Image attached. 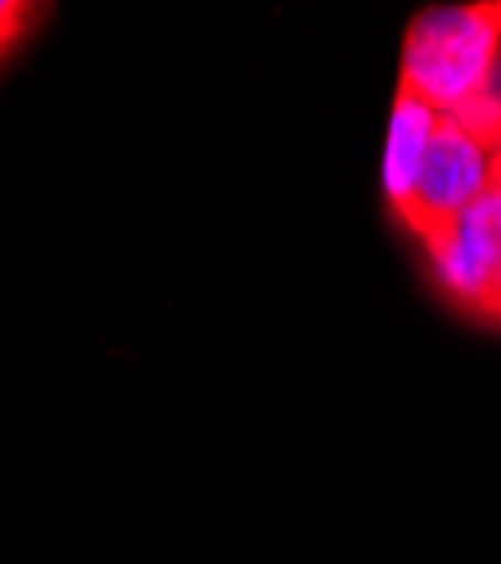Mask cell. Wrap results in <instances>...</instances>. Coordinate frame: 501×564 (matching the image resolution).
<instances>
[{
	"mask_svg": "<svg viewBox=\"0 0 501 564\" xmlns=\"http://www.w3.org/2000/svg\"><path fill=\"white\" fill-rule=\"evenodd\" d=\"M397 90L416 96L470 135L501 150V14L492 6H443L412 19Z\"/></svg>",
	"mask_w": 501,
	"mask_h": 564,
	"instance_id": "6da1fadb",
	"label": "cell"
},
{
	"mask_svg": "<svg viewBox=\"0 0 501 564\" xmlns=\"http://www.w3.org/2000/svg\"><path fill=\"white\" fill-rule=\"evenodd\" d=\"M488 172H492V150L479 135H470L457 118L438 113L412 195H406L402 208H393L397 226L412 230L421 249H434L488 195Z\"/></svg>",
	"mask_w": 501,
	"mask_h": 564,
	"instance_id": "7a4b0ae2",
	"label": "cell"
},
{
	"mask_svg": "<svg viewBox=\"0 0 501 564\" xmlns=\"http://www.w3.org/2000/svg\"><path fill=\"white\" fill-rule=\"evenodd\" d=\"M438 294L483 325H501V204L483 195L434 249H425Z\"/></svg>",
	"mask_w": 501,
	"mask_h": 564,
	"instance_id": "3957f363",
	"label": "cell"
},
{
	"mask_svg": "<svg viewBox=\"0 0 501 564\" xmlns=\"http://www.w3.org/2000/svg\"><path fill=\"white\" fill-rule=\"evenodd\" d=\"M434 122L438 113L429 105H421L416 96L397 90L393 96V113H389V150H384V195H389V208H402L412 185L421 176V163H425V150L434 140Z\"/></svg>",
	"mask_w": 501,
	"mask_h": 564,
	"instance_id": "277c9868",
	"label": "cell"
},
{
	"mask_svg": "<svg viewBox=\"0 0 501 564\" xmlns=\"http://www.w3.org/2000/svg\"><path fill=\"white\" fill-rule=\"evenodd\" d=\"M51 14V6H32V0H0V64H6L19 45L36 32V23Z\"/></svg>",
	"mask_w": 501,
	"mask_h": 564,
	"instance_id": "5b68a950",
	"label": "cell"
},
{
	"mask_svg": "<svg viewBox=\"0 0 501 564\" xmlns=\"http://www.w3.org/2000/svg\"><path fill=\"white\" fill-rule=\"evenodd\" d=\"M488 195L501 204V150L492 154V172H488Z\"/></svg>",
	"mask_w": 501,
	"mask_h": 564,
	"instance_id": "8992f818",
	"label": "cell"
},
{
	"mask_svg": "<svg viewBox=\"0 0 501 564\" xmlns=\"http://www.w3.org/2000/svg\"><path fill=\"white\" fill-rule=\"evenodd\" d=\"M497 14H501V0H497Z\"/></svg>",
	"mask_w": 501,
	"mask_h": 564,
	"instance_id": "52a82bcc",
	"label": "cell"
}]
</instances>
